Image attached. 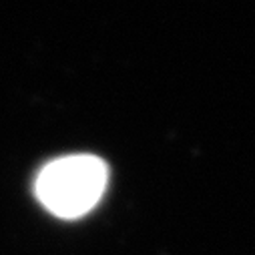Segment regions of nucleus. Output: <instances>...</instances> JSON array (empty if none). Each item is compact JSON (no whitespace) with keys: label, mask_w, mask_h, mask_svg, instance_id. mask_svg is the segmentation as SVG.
Wrapping results in <instances>:
<instances>
[{"label":"nucleus","mask_w":255,"mask_h":255,"mask_svg":"<svg viewBox=\"0 0 255 255\" xmlns=\"http://www.w3.org/2000/svg\"><path fill=\"white\" fill-rule=\"evenodd\" d=\"M109 171L93 155H69L50 161L36 177V197L54 215L73 219L89 213L105 193Z\"/></svg>","instance_id":"1"}]
</instances>
